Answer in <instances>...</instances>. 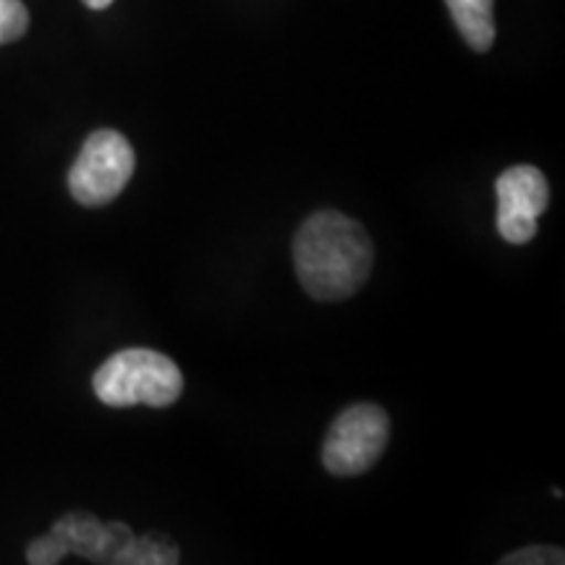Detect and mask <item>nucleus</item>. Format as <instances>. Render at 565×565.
<instances>
[{"label": "nucleus", "mask_w": 565, "mask_h": 565, "mask_svg": "<svg viewBox=\"0 0 565 565\" xmlns=\"http://www.w3.org/2000/svg\"><path fill=\"white\" fill-rule=\"evenodd\" d=\"M66 553H68L66 542H63L55 532H51L47 536H42V540L32 542L30 550H26V561L34 565H53V563H61Z\"/></svg>", "instance_id": "9"}, {"label": "nucleus", "mask_w": 565, "mask_h": 565, "mask_svg": "<svg viewBox=\"0 0 565 565\" xmlns=\"http://www.w3.org/2000/svg\"><path fill=\"white\" fill-rule=\"evenodd\" d=\"M391 440V419L377 404H353L330 424L322 463L335 477H359L380 461Z\"/></svg>", "instance_id": "4"}, {"label": "nucleus", "mask_w": 565, "mask_h": 565, "mask_svg": "<svg viewBox=\"0 0 565 565\" xmlns=\"http://www.w3.org/2000/svg\"><path fill=\"white\" fill-rule=\"evenodd\" d=\"M445 3L466 45L477 53L490 51L494 42V0H445Z\"/></svg>", "instance_id": "6"}, {"label": "nucleus", "mask_w": 565, "mask_h": 565, "mask_svg": "<svg viewBox=\"0 0 565 565\" xmlns=\"http://www.w3.org/2000/svg\"><path fill=\"white\" fill-rule=\"evenodd\" d=\"M563 550L557 547H545V545H536V547H526V550H515V553L505 555L503 565H542V563H563Z\"/></svg>", "instance_id": "10"}, {"label": "nucleus", "mask_w": 565, "mask_h": 565, "mask_svg": "<svg viewBox=\"0 0 565 565\" xmlns=\"http://www.w3.org/2000/svg\"><path fill=\"white\" fill-rule=\"evenodd\" d=\"M30 26V13L21 0H0V45L19 40Z\"/></svg>", "instance_id": "8"}, {"label": "nucleus", "mask_w": 565, "mask_h": 565, "mask_svg": "<svg viewBox=\"0 0 565 565\" xmlns=\"http://www.w3.org/2000/svg\"><path fill=\"white\" fill-rule=\"evenodd\" d=\"M179 561V550L171 547V545H162V542H154L150 536H145V540H137V536H131L129 542L121 547V553L116 555V561L113 563H158V565H166V563H175Z\"/></svg>", "instance_id": "7"}, {"label": "nucleus", "mask_w": 565, "mask_h": 565, "mask_svg": "<svg viewBox=\"0 0 565 565\" xmlns=\"http://www.w3.org/2000/svg\"><path fill=\"white\" fill-rule=\"evenodd\" d=\"M372 263V238L343 212L320 210L296 231V275L303 291L317 301L351 299L370 278Z\"/></svg>", "instance_id": "1"}, {"label": "nucleus", "mask_w": 565, "mask_h": 565, "mask_svg": "<svg viewBox=\"0 0 565 565\" xmlns=\"http://www.w3.org/2000/svg\"><path fill=\"white\" fill-rule=\"evenodd\" d=\"M498 233L508 244H529L540 231L542 212L550 204L547 179L534 166H513L500 173L498 183Z\"/></svg>", "instance_id": "5"}, {"label": "nucleus", "mask_w": 565, "mask_h": 565, "mask_svg": "<svg viewBox=\"0 0 565 565\" xmlns=\"http://www.w3.org/2000/svg\"><path fill=\"white\" fill-rule=\"evenodd\" d=\"M137 168L129 139L113 129L89 134L68 171V192L84 207H103L124 192Z\"/></svg>", "instance_id": "3"}, {"label": "nucleus", "mask_w": 565, "mask_h": 565, "mask_svg": "<svg viewBox=\"0 0 565 565\" xmlns=\"http://www.w3.org/2000/svg\"><path fill=\"white\" fill-rule=\"evenodd\" d=\"M95 395L105 406L166 408L183 393V374L173 359L152 349H126L113 353L92 377Z\"/></svg>", "instance_id": "2"}, {"label": "nucleus", "mask_w": 565, "mask_h": 565, "mask_svg": "<svg viewBox=\"0 0 565 565\" xmlns=\"http://www.w3.org/2000/svg\"><path fill=\"white\" fill-rule=\"evenodd\" d=\"M82 3L87 6V9H92V11H103V9H108L113 0H82Z\"/></svg>", "instance_id": "11"}]
</instances>
